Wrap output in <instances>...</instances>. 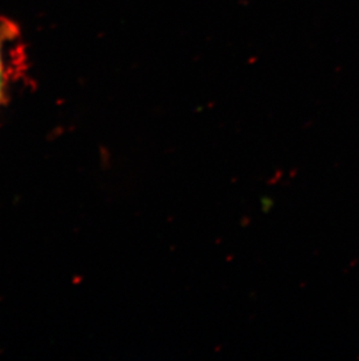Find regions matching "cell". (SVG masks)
<instances>
[{"label":"cell","mask_w":359,"mask_h":361,"mask_svg":"<svg viewBox=\"0 0 359 361\" xmlns=\"http://www.w3.org/2000/svg\"><path fill=\"white\" fill-rule=\"evenodd\" d=\"M20 37V32L12 21L0 20V108L7 99V88L13 78L14 56L13 44Z\"/></svg>","instance_id":"6da1fadb"}]
</instances>
